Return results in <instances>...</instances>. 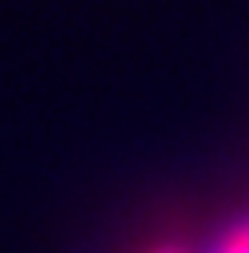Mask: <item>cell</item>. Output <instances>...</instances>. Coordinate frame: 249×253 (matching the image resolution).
Listing matches in <instances>:
<instances>
[{"instance_id":"obj_2","label":"cell","mask_w":249,"mask_h":253,"mask_svg":"<svg viewBox=\"0 0 249 253\" xmlns=\"http://www.w3.org/2000/svg\"><path fill=\"white\" fill-rule=\"evenodd\" d=\"M145 253H197L190 246H179V242H160V246H149Z\"/></svg>"},{"instance_id":"obj_1","label":"cell","mask_w":249,"mask_h":253,"mask_svg":"<svg viewBox=\"0 0 249 253\" xmlns=\"http://www.w3.org/2000/svg\"><path fill=\"white\" fill-rule=\"evenodd\" d=\"M205 253H249V216L227 223L219 231V238H212V246Z\"/></svg>"}]
</instances>
